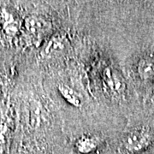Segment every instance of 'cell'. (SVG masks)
I'll use <instances>...</instances> for the list:
<instances>
[{
  "label": "cell",
  "mask_w": 154,
  "mask_h": 154,
  "mask_svg": "<svg viewBox=\"0 0 154 154\" xmlns=\"http://www.w3.org/2000/svg\"><path fill=\"white\" fill-rule=\"evenodd\" d=\"M58 89L60 91L61 94L63 96V98L66 99L67 101H69L70 104L76 106V107H79L81 105V99L76 94V93L74 92L71 88H69L67 86H64V85H61Z\"/></svg>",
  "instance_id": "6da1fadb"
},
{
  "label": "cell",
  "mask_w": 154,
  "mask_h": 154,
  "mask_svg": "<svg viewBox=\"0 0 154 154\" xmlns=\"http://www.w3.org/2000/svg\"><path fill=\"white\" fill-rule=\"evenodd\" d=\"M140 133H134L131 134L128 138L125 141L127 146H129L128 148L135 149L138 148V146H141L144 144V140H146V137L143 134H140Z\"/></svg>",
  "instance_id": "7a4b0ae2"
},
{
  "label": "cell",
  "mask_w": 154,
  "mask_h": 154,
  "mask_svg": "<svg viewBox=\"0 0 154 154\" xmlns=\"http://www.w3.org/2000/svg\"><path fill=\"white\" fill-rule=\"evenodd\" d=\"M78 149L82 152H88L94 150L96 146V142L94 139L90 137H83L79 140L77 143Z\"/></svg>",
  "instance_id": "3957f363"
}]
</instances>
